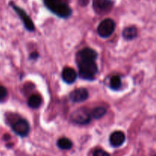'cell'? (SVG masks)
Masks as SVG:
<instances>
[{
    "instance_id": "12",
    "label": "cell",
    "mask_w": 156,
    "mask_h": 156,
    "mask_svg": "<svg viewBox=\"0 0 156 156\" xmlns=\"http://www.w3.org/2000/svg\"><path fill=\"white\" fill-rule=\"evenodd\" d=\"M27 104L30 108H33V109H37L41 105V98L37 94H33L28 98Z\"/></svg>"
},
{
    "instance_id": "16",
    "label": "cell",
    "mask_w": 156,
    "mask_h": 156,
    "mask_svg": "<svg viewBox=\"0 0 156 156\" xmlns=\"http://www.w3.org/2000/svg\"><path fill=\"white\" fill-rule=\"evenodd\" d=\"M8 95V91L5 87L0 85V102L3 101Z\"/></svg>"
},
{
    "instance_id": "1",
    "label": "cell",
    "mask_w": 156,
    "mask_h": 156,
    "mask_svg": "<svg viewBox=\"0 0 156 156\" xmlns=\"http://www.w3.org/2000/svg\"><path fill=\"white\" fill-rule=\"evenodd\" d=\"M97 52L91 48H85L78 52L76 62L79 66V75L85 80H94L97 75L98 66L95 60Z\"/></svg>"
},
{
    "instance_id": "9",
    "label": "cell",
    "mask_w": 156,
    "mask_h": 156,
    "mask_svg": "<svg viewBox=\"0 0 156 156\" xmlns=\"http://www.w3.org/2000/svg\"><path fill=\"white\" fill-rule=\"evenodd\" d=\"M125 140H126V136L121 131H115L112 133L110 136V143L114 147H120L123 144Z\"/></svg>"
},
{
    "instance_id": "19",
    "label": "cell",
    "mask_w": 156,
    "mask_h": 156,
    "mask_svg": "<svg viewBox=\"0 0 156 156\" xmlns=\"http://www.w3.org/2000/svg\"><path fill=\"white\" fill-rule=\"evenodd\" d=\"M37 56H38V55H37V53H32L31 54V56H30V58H34V59H36V57Z\"/></svg>"
},
{
    "instance_id": "13",
    "label": "cell",
    "mask_w": 156,
    "mask_h": 156,
    "mask_svg": "<svg viewBox=\"0 0 156 156\" xmlns=\"http://www.w3.org/2000/svg\"><path fill=\"white\" fill-rule=\"evenodd\" d=\"M57 146L59 149L68 150L73 147V143L68 138H60L57 142Z\"/></svg>"
},
{
    "instance_id": "15",
    "label": "cell",
    "mask_w": 156,
    "mask_h": 156,
    "mask_svg": "<svg viewBox=\"0 0 156 156\" xmlns=\"http://www.w3.org/2000/svg\"><path fill=\"white\" fill-rule=\"evenodd\" d=\"M107 111L105 108L103 107H98V108H94L91 112V116L95 119H100L102 117L105 116L106 114Z\"/></svg>"
},
{
    "instance_id": "3",
    "label": "cell",
    "mask_w": 156,
    "mask_h": 156,
    "mask_svg": "<svg viewBox=\"0 0 156 156\" xmlns=\"http://www.w3.org/2000/svg\"><path fill=\"white\" fill-rule=\"evenodd\" d=\"M70 119L73 123L79 125L88 124L91 121V115L85 108H79L73 111L70 116Z\"/></svg>"
},
{
    "instance_id": "2",
    "label": "cell",
    "mask_w": 156,
    "mask_h": 156,
    "mask_svg": "<svg viewBox=\"0 0 156 156\" xmlns=\"http://www.w3.org/2000/svg\"><path fill=\"white\" fill-rule=\"evenodd\" d=\"M44 4L49 10L62 18H67L72 15L71 8L66 0H44Z\"/></svg>"
},
{
    "instance_id": "17",
    "label": "cell",
    "mask_w": 156,
    "mask_h": 156,
    "mask_svg": "<svg viewBox=\"0 0 156 156\" xmlns=\"http://www.w3.org/2000/svg\"><path fill=\"white\" fill-rule=\"evenodd\" d=\"M93 155L94 156H111L108 153V152L102 150V149H97V150H95Z\"/></svg>"
},
{
    "instance_id": "5",
    "label": "cell",
    "mask_w": 156,
    "mask_h": 156,
    "mask_svg": "<svg viewBox=\"0 0 156 156\" xmlns=\"http://www.w3.org/2000/svg\"><path fill=\"white\" fill-rule=\"evenodd\" d=\"M12 8L14 9V10L16 12V13L18 14V16L20 17V18L21 19V21L24 23V26L27 28V30L29 31H34V23L32 21V20L30 19V17L27 15L25 12H24L23 9H21V8H19L18 6L12 4Z\"/></svg>"
},
{
    "instance_id": "4",
    "label": "cell",
    "mask_w": 156,
    "mask_h": 156,
    "mask_svg": "<svg viewBox=\"0 0 156 156\" xmlns=\"http://www.w3.org/2000/svg\"><path fill=\"white\" fill-rule=\"evenodd\" d=\"M116 24L112 19H105L100 23L98 27V33L101 37H108L115 30Z\"/></svg>"
},
{
    "instance_id": "20",
    "label": "cell",
    "mask_w": 156,
    "mask_h": 156,
    "mask_svg": "<svg viewBox=\"0 0 156 156\" xmlns=\"http://www.w3.org/2000/svg\"><path fill=\"white\" fill-rule=\"evenodd\" d=\"M154 156H156V155H154Z\"/></svg>"
},
{
    "instance_id": "11",
    "label": "cell",
    "mask_w": 156,
    "mask_h": 156,
    "mask_svg": "<svg viewBox=\"0 0 156 156\" xmlns=\"http://www.w3.org/2000/svg\"><path fill=\"white\" fill-rule=\"evenodd\" d=\"M138 34L136 27L131 26L125 28L123 31V36L126 40H133L136 38Z\"/></svg>"
},
{
    "instance_id": "14",
    "label": "cell",
    "mask_w": 156,
    "mask_h": 156,
    "mask_svg": "<svg viewBox=\"0 0 156 156\" xmlns=\"http://www.w3.org/2000/svg\"><path fill=\"white\" fill-rule=\"evenodd\" d=\"M110 87L113 90H119L121 87V79L120 76H113L110 81Z\"/></svg>"
},
{
    "instance_id": "18",
    "label": "cell",
    "mask_w": 156,
    "mask_h": 156,
    "mask_svg": "<svg viewBox=\"0 0 156 156\" xmlns=\"http://www.w3.org/2000/svg\"><path fill=\"white\" fill-rule=\"evenodd\" d=\"M88 2V0H79V3L82 5H86Z\"/></svg>"
},
{
    "instance_id": "8",
    "label": "cell",
    "mask_w": 156,
    "mask_h": 156,
    "mask_svg": "<svg viewBox=\"0 0 156 156\" xmlns=\"http://www.w3.org/2000/svg\"><path fill=\"white\" fill-rule=\"evenodd\" d=\"M88 98V92L85 88H78L75 89L73 92L70 93L69 98L72 101L76 102H82L87 100Z\"/></svg>"
},
{
    "instance_id": "10",
    "label": "cell",
    "mask_w": 156,
    "mask_h": 156,
    "mask_svg": "<svg viewBox=\"0 0 156 156\" xmlns=\"http://www.w3.org/2000/svg\"><path fill=\"white\" fill-rule=\"evenodd\" d=\"M62 77L64 82H66V83L71 84L73 83L76 80L77 73H76V72L73 69L69 68V67H66L62 71Z\"/></svg>"
},
{
    "instance_id": "6",
    "label": "cell",
    "mask_w": 156,
    "mask_h": 156,
    "mask_svg": "<svg viewBox=\"0 0 156 156\" xmlns=\"http://www.w3.org/2000/svg\"><path fill=\"white\" fill-rule=\"evenodd\" d=\"M12 130L20 136H25L30 131V126L25 120H18L12 124Z\"/></svg>"
},
{
    "instance_id": "7",
    "label": "cell",
    "mask_w": 156,
    "mask_h": 156,
    "mask_svg": "<svg viewBox=\"0 0 156 156\" xmlns=\"http://www.w3.org/2000/svg\"><path fill=\"white\" fill-rule=\"evenodd\" d=\"M111 0H93V7L98 13H105L109 12L113 6Z\"/></svg>"
}]
</instances>
